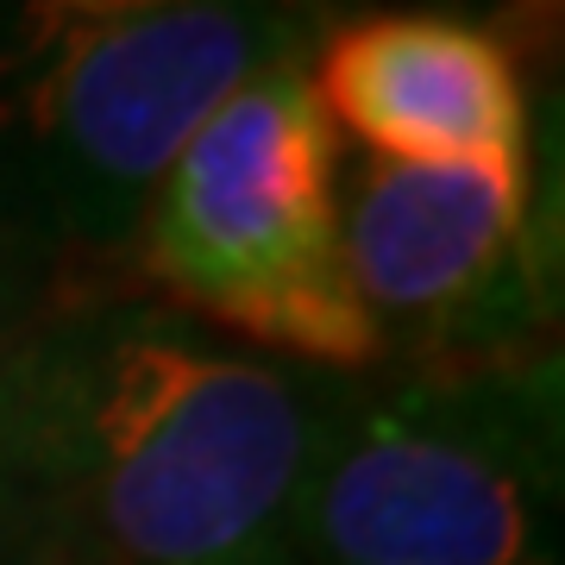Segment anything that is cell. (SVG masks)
Segmentation results:
<instances>
[{
  "label": "cell",
  "instance_id": "obj_10",
  "mask_svg": "<svg viewBox=\"0 0 565 565\" xmlns=\"http://www.w3.org/2000/svg\"><path fill=\"white\" fill-rule=\"evenodd\" d=\"M0 352H7V340H0Z\"/></svg>",
  "mask_w": 565,
  "mask_h": 565
},
{
  "label": "cell",
  "instance_id": "obj_1",
  "mask_svg": "<svg viewBox=\"0 0 565 565\" xmlns=\"http://www.w3.org/2000/svg\"><path fill=\"white\" fill-rule=\"evenodd\" d=\"M333 377L70 289L0 352V541L32 565H296Z\"/></svg>",
  "mask_w": 565,
  "mask_h": 565
},
{
  "label": "cell",
  "instance_id": "obj_8",
  "mask_svg": "<svg viewBox=\"0 0 565 565\" xmlns=\"http://www.w3.org/2000/svg\"><path fill=\"white\" fill-rule=\"evenodd\" d=\"M282 13H296V20L308 25V13H327V7H345V0H277Z\"/></svg>",
  "mask_w": 565,
  "mask_h": 565
},
{
  "label": "cell",
  "instance_id": "obj_9",
  "mask_svg": "<svg viewBox=\"0 0 565 565\" xmlns=\"http://www.w3.org/2000/svg\"><path fill=\"white\" fill-rule=\"evenodd\" d=\"M0 565H32V559H25L20 546H7V541H0Z\"/></svg>",
  "mask_w": 565,
  "mask_h": 565
},
{
  "label": "cell",
  "instance_id": "obj_7",
  "mask_svg": "<svg viewBox=\"0 0 565 565\" xmlns=\"http://www.w3.org/2000/svg\"><path fill=\"white\" fill-rule=\"evenodd\" d=\"M70 289H76V282L63 277V264L7 214V202H0V340L25 333V327L39 321L51 302H63Z\"/></svg>",
  "mask_w": 565,
  "mask_h": 565
},
{
  "label": "cell",
  "instance_id": "obj_6",
  "mask_svg": "<svg viewBox=\"0 0 565 565\" xmlns=\"http://www.w3.org/2000/svg\"><path fill=\"white\" fill-rule=\"evenodd\" d=\"M308 82L327 120L384 163L522 158L527 95L509 44L459 13H359L321 39Z\"/></svg>",
  "mask_w": 565,
  "mask_h": 565
},
{
  "label": "cell",
  "instance_id": "obj_3",
  "mask_svg": "<svg viewBox=\"0 0 565 565\" xmlns=\"http://www.w3.org/2000/svg\"><path fill=\"white\" fill-rule=\"evenodd\" d=\"M340 126L308 51L239 82L170 163L139 226V277L177 315L233 327L321 377L384 364L340 258Z\"/></svg>",
  "mask_w": 565,
  "mask_h": 565
},
{
  "label": "cell",
  "instance_id": "obj_5",
  "mask_svg": "<svg viewBox=\"0 0 565 565\" xmlns=\"http://www.w3.org/2000/svg\"><path fill=\"white\" fill-rule=\"evenodd\" d=\"M534 221V163H384L340 177V258L377 345L440 364H509Z\"/></svg>",
  "mask_w": 565,
  "mask_h": 565
},
{
  "label": "cell",
  "instance_id": "obj_4",
  "mask_svg": "<svg viewBox=\"0 0 565 565\" xmlns=\"http://www.w3.org/2000/svg\"><path fill=\"white\" fill-rule=\"evenodd\" d=\"M296 565H559L553 371L440 364L333 384Z\"/></svg>",
  "mask_w": 565,
  "mask_h": 565
},
{
  "label": "cell",
  "instance_id": "obj_2",
  "mask_svg": "<svg viewBox=\"0 0 565 565\" xmlns=\"http://www.w3.org/2000/svg\"><path fill=\"white\" fill-rule=\"evenodd\" d=\"M296 51L277 0H25L0 39V202L63 270L139 245L182 145Z\"/></svg>",
  "mask_w": 565,
  "mask_h": 565
}]
</instances>
